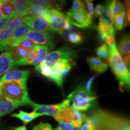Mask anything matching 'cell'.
Instances as JSON below:
<instances>
[{
  "label": "cell",
  "mask_w": 130,
  "mask_h": 130,
  "mask_svg": "<svg viewBox=\"0 0 130 130\" xmlns=\"http://www.w3.org/2000/svg\"><path fill=\"white\" fill-rule=\"evenodd\" d=\"M0 93L13 101L23 106L32 102L29 97L27 81H10L0 84Z\"/></svg>",
  "instance_id": "cell-1"
},
{
  "label": "cell",
  "mask_w": 130,
  "mask_h": 130,
  "mask_svg": "<svg viewBox=\"0 0 130 130\" xmlns=\"http://www.w3.org/2000/svg\"><path fill=\"white\" fill-rule=\"evenodd\" d=\"M109 64L111 69L119 83L121 88H129L130 73L126 65L118 51L116 43L109 46Z\"/></svg>",
  "instance_id": "cell-2"
},
{
  "label": "cell",
  "mask_w": 130,
  "mask_h": 130,
  "mask_svg": "<svg viewBox=\"0 0 130 130\" xmlns=\"http://www.w3.org/2000/svg\"><path fill=\"white\" fill-rule=\"evenodd\" d=\"M97 97L92 92H89L80 86L68 96L67 100L71 103V106L79 111H87L94 104Z\"/></svg>",
  "instance_id": "cell-3"
},
{
  "label": "cell",
  "mask_w": 130,
  "mask_h": 130,
  "mask_svg": "<svg viewBox=\"0 0 130 130\" xmlns=\"http://www.w3.org/2000/svg\"><path fill=\"white\" fill-rule=\"evenodd\" d=\"M97 28L99 32H105L109 35L115 36L112 1H107L103 6V10L100 15V22Z\"/></svg>",
  "instance_id": "cell-4"
},
{
  "label": "cell",
  "mask_w": 130,
  "mask_h": 130,
  "mask_svg": "<svg viewBox=\"0 0 130 130\" xmlns=\"http://www.w3.org/2000/svg\"><path fill=\"white\" fill-rule=\"evenodd\" d=\"M75 56L76 54L72 49L66 46L62 47L48 54L44 61L40 65L53 68L57 61L63 59H73Z\"/></svg>",
  "instance_id": "cell-5"
},
{
  "label": "cell",
  "mask_w": 130,
  "mask_h": 130,
  "mask_svg": "<svg viewBox=\"0 0 130 130\" xmlns=\"http://www.w3.org/2000/svg\"><path fill=\"white\" fill-rule=\"evenodd\" d=\"M50 22V31L62 35L64 31V26L68 22L67 16L57 9H50L45 16Z\"/></svg>",
  "instance_id": "cell-6"
},
{
  "label": "cell",
  "mask_w": 130,
  "mask_h": 130,
  "mask_svg": "<svg viewBox=\"0 0 130 130\" xmlns=\"http://www.w3.org/2000/svg\"><path fill=\"white\" fill-rule=\"evenodd\" d=\"M22 39L32 42L35 45H44L49 48L53 49L55 46L54 37L52 35L47 32H40L31 30Z\"/></svg>",
  "instance_id": "cell-7"
},
{
  "label": "cell",
  "mask_w": 130,
  "mask_h": 130,
  "mask_svg": "<svg viewBox=\"0 0 130 130\" xmlns=\"http://www.w3.org/2000/svg\"><path fill=\"white\" fill-rule=\"evenodd\" d=\"M24 24L33 31L46 32L50 31V22L43 16H26L23 17Z\"/></svg>",
  "instance_id": "cell-8"
},
{
  "label": "cell",
  "mask_w": 130,
  "mask_h": 130,
  "mask_svg": "<svg viewBox=\"0 0 130 130\" xmlns=\"http://www.w3.org/2000/svg\"><path fill=\"white\" fill-rule=\"evenodd\" d=\"M31 30L25 25H22L14 30L13 33L9 38L0 42V51H9L14 42L23 38Z\"/></svg>",
  "instance_id": "cell-9"
},
{
  "label": "cell",
  "mask_w": 130,
  "mask_h": 130,
  "mask_svg": "<svg viewBox=\"0 0 130 130\" xmlns=\"http://www.w3.org/2000/svg\"><path fill=\"white\" fill-rule=\"evenodd\" d=\"M66 16L70 24L79 28H87L92 24V18L87 13H74L69 11L66 13Z\"/></svg>",
  "instance_id": "cell-10"
},
{
  "label": "cell",
  "mask_w": 130,
  "mask_h": 130,
  "mask_svg": "<svg viewBox=\"0 0 130 130\" xmlns=\"http://www.w3.org/2000/svg\"><path fill=\"white\" fill-rule=\"evenodd\" d=\"M30 71L27 70H10L3 75L0 79V84L10 81H27Z\"/></svg>",
  "instance_id": "cell-11"
},
{
  "label": "cell",
  "mask_w": 130,
  "mask_h": 130,
  "mask_svg": "<svg viewBox=\"0 0 130 130\" xmlns=\"http://www.w3.org/2000/svg\"><path fill=\"white\" fill-rule=\"evenodd\" d=\"M36 70L39 71L43 75L45 76L51 80L55 82L60 87H61L63 86V78L64 77L61 71H57L53 69L47 67L45 66L39 65L37 67H36Z\"/></svg>",
  "instance_id": "cell-12"
},
{
  "label": "cell",
  "mask_w": 130,
  "mask_h": 130,
  "mask_svg": "<svg viewBox=\"0 0 130 130\" xmlns=\"http://www.w3.org/2000/svg\"><path fill=\"white\" fill-rule=\"evenodd\" d=\"M30 105L33 108V111L41 113L43 115L53 116L54 118L58 115L60 108V104L56 105H42L32 102Z\"/></svg>",
  "instance_id": "cell-13"
},
{
  "label": "cell",
  "mask_w": 130,
  "mask_h": 130,
  "mask_svg": "<svg viewBox=\"0 0 130 130\" xmlns=\"http://www.w3.org/2000/svg\"><path fill=\"white\" fill-rule=\"evenodd\" d=\"M21 105L0 93V117L9 114Z\"/></svg>",
  "instance_id": "cell-14"
},
{
  "label": "cell",
  "mask_w": 130,
  "mask_h": 130,
  "mask_svg": "<svg viewBox=\"0 0 130 130\" xmlns=\"http://www.w3.org/2000/svg\"><path fill=\"white\" fill-rule=\"evenodd\" d=\"M15 67V63L11 58L9 52L0 54V76H3Z\"/></svg>",
  "instance_id": "cell-15"
},
{
  "label": "cell",
  "mask_w": 130,
  "mask_h": 130,
  "mask_svg": "<svg viewBox=\"0 0 130 130\" xmlns=\"http://www.w3.org/2000/svg\"><path fill=\"white\" fill-rule=\"evenodd\" d=\"M1 12L3 18L10 20L18 16L15 7L10 0H2Z\"/></svg>",
  "instance_id": "cell-16"
},
{
  "label": "cell",
  "mask_w": 130,
  "mask_h": 130,
  "mask_svg": "<svg viewBox=\"0 0 130 130\" xmlns=\"http://www.w3.org/2000/svg\"><path fill=\"white\" fill-rule=\"evenodd\" d=\"M89 68L92 71L100 74H103L107 70L108 65L101 61V58L95 57H90L87 59Z\"/></svg>",
  "instance_id": "cell-17"
},
{
  "label": "cell",
  "mask_w": 130,
  "mask_h": 130,
  "mask_svg": "<svg viewBox=\"0 0 130 130\" xmlns=\"http://www.w3.org/2000/svg\"><path fill=\"white\" fill-rule=\"evenodd\" d=\"M42 116H43L42 114L37 113V112L32 111L31 113H28V112L22 111V110H19L18 113H13L11 115V117H14V118L19 119L23 122L25 125L31 122L36 118Z\"/></svg>",
  "instance_id": "cell-18"
},
{
  "label": "cell",
  "mask_w": 130,
  "mask_h": 130,
  "mask_svg": "<svg viewBox=\"0 0 130 130\" xmlns=\"http://www.w3.org/2000/svg\"><path fill=\"white\" fill-rule=\"evenodd\" d=\"M34 50H35L37 53V57L35 60L32 61L31 65L35 66L36 68L41 64L42 62L44 61L45 58H46L50 51V48L44 45H36L34 48Z\"/></svg>",
  "instance_id": "cell-19"
},
{
  "label": "cell",
  "mask_w": 130,
  "mask_h": 130,
  "mask_svg": "<svg viewBox=\"0 0 130 130\" xmlns=\"http://www.w3.org/2000/svg\"><path fill=\"white\" fill-rule=\"evenodd\" d=\"M118 51L121 57L123 59L129 57L130 52V40L129 34L125 35L120 41L118 45Z\"/></svg>",
  "instance_id": "cell-20"
},
{
  "label": "cell",
  "mask_w": 130,
  "mask_h": 130,
  "mask_svg": "<svg viewBox=\"0 0 130 130\" xmlns=\"http://www.w3.org/2000/svg\"><path fill=\"white\" fill-rule=\"evenodd\" d=\"M28 50H26L21 46L12 47L8 51L10 54V56L14 63L18 62L25 57L28 54Z\"/></svg>",
  "instance_id": "cell-21"
},
{
  "label": "cell",
  "mask_w": 130,
  "mask_h": 130,
  "mask_svg": "<svg viewBox=\"0 0 130 130\" xmlns=\"http://www.w3.org/2000/svg\"><path fill=\"white\" fill-rule=\"evenodd\" d=\"M12 3L15 7L18 16L22 17L28 16V1L25 0H13Z\"/></svg>",
  "instance_id": "cell-22"
},
{
  "label": "cell",
  "mask_w": 130,
  "mask_h": 130,
  "mask_svg": "<svg viewBox=\"0 0 130 130\" xmlns=\"http://www.w3.org/2000/svg\"><path fill=\"white\" fill-rule=\"evenodd\" d=\"M28 1V9H27V13L28 14L31 16H46L48 14L49 10L46 8H44L40 6H36L32 4Z\"/></svg>",
  "instance_id": "cell-23"
},
{
  "label": "cell",
  "mask_w": 130,
  "mask_h": 130,
  "mask_svg": "<svg viewBox=\"0 0 130 130\" xmlns=\"http://www.w3.org/2000/svg\"><path fill=\"white\" fill-rule=\"evenodd\" d=\"M28 2L32 4L48 9H56V8L60 9L61 8L60 6H58L60 3H56V1H47V0H32V1H28Z\"/></svg>",
  "instance_id": "cell-24"
},
{
  "label": "cell",
  "mask_w": 130,
  "mask_h": 130,
  "mask_svg": "<svg viewBox=\"0 0 130 130\" xmlns=\"http://www.w3.org/2000/svg\"><path fill=\"white\" fill-rule=\"evenodd\" d=\"M71 109L72 110L73 114H74V118L72 121V124L74 127L79 128L82 125L83 123L85 121L86 118V115L83 113L81 111L77 110L71 107Z\"/></svg>",
  "instance_id": "cell-25"
},
{
  "label": "cell",
  "mask_w": 130,
  "mask_h": 130,
  "mask_svg": "<svg viewBox=\"0 0 130 130\" xmlns=\"http://www.w3.org/2000/svg\"><path fill=\"white\" fill-rule=\"evenodd\" d=\"M37 57V53L35 50H32L29 51L27 55L25 57L21 59L18 62L15 63L16 67L18 66H21V65H31L32 61H33Z\"/></svg>",
  "instance_id": "cell-26"
},
{
  "label": "cell",
  "mask_w": 130,
  "mask_h": 130,
  "mask_svg": "<svg viewBox=\"0 0 130 130\" xmlns=\"http://www.w3.org/2000/svg\"><path fill=\"white\" fill-rule=\"evenodd\" d=\"M24 24V19L22 16H17L15 18L10 19L6 28L15 30L18 27Z\"/></svg>",
  "instance_id": "cell-27"
},
{
  "label": "cell",
  "mask_w": 130,
  "mask_h": 130,
  "mask_svg": "<svg viewBox=\"0 0 130 130\" xmlns=\"http://www.w3.org/2000/svg\"><path fill=\"white\" fill-rule=\"evenodd\" d=\"M96 53L100 58H101L107 60L109 58V48L106 44H102L96 48Z\"/></svg>",
  "instance_id": "cell-28"
},
{
  "label": "cell",
  "mask_w": 130,
  "mask_h": 130,
  "mask_svg": "<svg viewBox=\"0 0 130 130\" xmlns=\"http://www.w3.org/2000/svg\"><path fill=\"white\" fill-rule=\"evenodd\" d=\"M125 12V6L122 3L119 1H112V12L113 18L118 14Z\"/></svg>",
  "instance_id": "cell-29"
},
{
  "label": "cell",
  "mask_w": 130,
  "mask_h": 130,
  "mask_svg": "<svg viewBox=\"0 0 130 130\" xmlns=\"http://www.w3.org/2000/svg\"><path fill=\"white\" fill-rule=\"evenodd\" d=\"M69 12L74 13H87V10H86L84 3L81 1H79V0H75V1H73L72 8L70 10Z\"/></svg>",
  "instance_id": "cell-30"
},
{
  "label": "cell",
  "mask_w": 130,
  "mask_h": 130,
  "mask_svg": "<svg viewBox=\"0 0 130 130\" xmlns=\"http://www.w3.org/2000/svg\"><path fill=\"white\" fill-rule=\"evenodd\" d=\"M114 23L115 28L117 30H121L124 26L125 19V12L118 14L114 18Z\"/></svg>",
  "instance_id": "cell-31"
},
{
  "label": "cell",
  "mask_w": 130,
  "mask_h": 130,
  "mask_svg": "<svg viewBox=\"0 0 130 130\" xmlns=\"http://www.w3.org/2000/svg\"><path fill=\"white\" fill-rule=\"evenodd\" d=\"M68 40L74 44H78L83 41V35L80 32H71L68 35Z\"/></svg>",
  "instance_id": "cell-32"
},
{
  "label": "cell",
  "mask_w": 130,
  "mask_h": 130,
  "mask_svg": "<svg viewBox=\"0 0 130 130\" xmlns=\"http://www.w3.org/2000/svg\"><path fill=\"white\" fill-rule=\"evenodd\" d=\"M14 30L9 28H4L0 30V42L9 38L13 33Z\"/></svg>",
  "instance_id": "cell-33"
},
{
  "label": "cell",
  "mask_w": 130,
  "mask_h": 130,
  "mask_svg": "<svg viewBox=\"0 0 130 130\" xmlns=\"http://www.w3.org/2000/svg\"><path fill=\"white\" fill-rule=\"evenodd\" d=\"M78 130H95L94 126L92 125V123L87 119V116L84 122L83 123L82 125L79 128Z\"/></svg>",
  "instance_id": "cell-34"
},
{
  "label": "cell",
  "mask_w": 130,
  "mask_h": 130,
  "mask_svg": "<svg viewBox=\"0 0 130 130\" xmlns=\"http://www.w3.org/2000/svg\"><path fill=\"white\" fill-rule=\"evenodd\" d=\"M84 4L86 5V10H87V13L91 18H93L94 16V9L93 4L92 1H85Z\"/></svg>",
  "instance_id": "cell-35"
},
{
  "label": "cell",
  "mask_w": 130,
  "mask_h": 130,
  "mask_svg": "<svg viewBox=\"0 0 130 130\" xmlns=\"http://www.w3.org/2000/svg\"><path fill=\"white\" fill-rule=\"evenodd\" d=\"M32 130H53L51 125L48 123H40L37 125L35 126Z\"/></svg>",
  "instance_id": "cell-36"
},
{
  "label": "cell",
  "mask_w": 130,
  "mask_h": 130,
  "mask_svg": "<svg viewBox=\"0 0 130 130\" xmlns=\"http://www.w3.org/2000/svg\"><path fill=\"white\" fill-rule=\"evenodd\" d=\"M58 122L59 123V126L63 130H73L74 128L72 123L65 122L62 121H58Z\"/></svg>",
  "instance_id": "cell-37"
},
{
  "label": "cell",
  "mask_w": 130,
  "mask_h": 130,
  "mask_svg": "<svg viewBox=\"0 0 130 130\" xmlns=\"http://www.w3.org/2000/svg\"><path fill=\"white\" fill-rule=\"evenodd\" d=\"M103 10V6L101 4H98L95 7V11H94V16L95 17H98L101 15Z\"/></svg>",
  "instance_id": "cell-38"
},
{
  "label": "cell",
  "mask_w": 130,
  "mask_h": 130,
  "mask_svg": "<svg viewBox=\"0 0 130 130\" xmlns=\"http://www.w3.org/2000/svg\"><path fill=\"white\" fill-rule=\"evenodd\" d=\"M105 43H106L107 45H112L113 44H115V36L109 35L107 37L106 39L105 40Z\"/></svg>",
  "instance_id": "cell-39"
},
{
  "label": "cell",
  "mask_w": 130,
  "mask_h": 130,
  "mask_svg": "<svg viewBox=\"0 0 130 130\" xmlns=\"http://www.w3.org/2000/svg\"><path fill=\"white\" fill-rule=\"evenodd\" d=\"M95 77H94V76L90 77L88 80V81L87 82V83H86L85 87H84V88L86 89V90L87 91H88V92H90L91 86H92V83H93V81L94 79H95Z\"/></svg>",
  "instance_id": "cell-40"
},
{
  "label": "cell",
  "mask_w": 130,
  "mask_h": 130,
  "mask_svg": "<svg viewBox=\"0 0 130 130\" xmlns=\"http://www.w3.org/2000/svg\"><path fill=\"white\" fill-rule=\"evenodd\" d=\"M9 20H7V19L3 18L0 19V30L6 28L8 22H9Z\"/></svg>",
  "instance_id": "cell-41"
},
{
  "label": "cell",
  "mask_w": 130,
  "mask_h": 130,
  "mask_svg": "<svg viewBox=\"0 0 130 130\" xmlns=\"http://www.w3.org/2000/svg\"><path fill=\"white\" fill-rule=\"evenodd\" d=\"M13 129H14V130H27V128H26V126L25 125H24V126H19V127L13 128Z\"/></svg>",
  "instance_id": "cell-42"
},
{
  "label": "cell",
  "mask_w": 130,
  "mask_h": 130,
  "mask_svg": "<svg viewBox=\"0 0 130 130\" xmlns=\"http://www.w3.org/2000/svg\"><path fill=\"white\" fill-rule=\"evenodd\" d=\"M1 6H2V0H0V19L3 18L2 12H1Z\"/></svg>",
  "instance_id": "cell-43"
},
{
  "label": "cell",
  "mask_w": 130,
  "mask_h": 130,
  "mask_svg": "<svg viewBox=\"0 0 130 130\" xmlns=\"http://www.w3.org/2000/svg\"><path fill=\"white\" fill-rule=\"evenodd\" d=\"M78 129H79V128H77L74 127V129H73V130H78ZM54 130H63V129H61V128L59 126H58L57 128H56V129H54Z\"/></svg>",
  "instance_id": "cell-44"
}]
</instances>
